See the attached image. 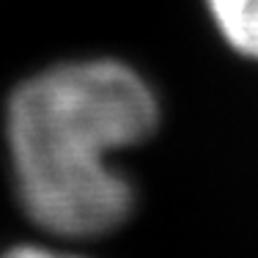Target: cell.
Segmentation results:
<instances>
[{
	"instance_id": "obj_1",
	"label": "cell",
	"mask_w": 258,
	"mask_h": 258,
	"mask_svg": "<svg viewBox=\"0 0 258 258\" xmlns=\"http://www.w3.org/2000/svg\"><path fill=\"white\" fill-rule=\"evenodd\" d=\"M157 124L149 85L115 60L41 72L9 104V143L22 206L58 236H99L126 220L132 187L107 157Z\"/></svg>"
},
{
	"instance_id": "obj_2",
	"label": "cell",
	"mask_w": 258,
	"mask_h": 258,
	"mask_svg": "<svg viewBox=\"0 0 258 258\" xmlns=\"http://www.w3.org/2000/svg\"><path fill=\"white\" fill-rule=\"evenodd\" d=\"M214 25L236 52L258 60V0H206Z\"/></svg>"
},
{
	"instance_id": "obj_3",
	"label": "cell",
	"mask_w": 258,
	"mask_h": 258,
	"mask_svg": "<svg viewBox=\"0 0 258 258\" xmlns=\"http://www.w3.org/2000/svg\"><path fill=\"white\" fill-rule=\"evenodd\" d=\"M3 258H75V255L52 253V250H44V247H17V250H11V253L3 255Z\"/></svg>"
}]
</instances>
